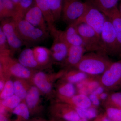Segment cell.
Returning a JSON list of instances; mask_svg holds the SVG:
<instances>
[{
	"mask_svg": "<svg viewBox=\"0 0 121 121\" xmlns=\"http://www.w3.org/2000/svg\"><path fill=\"white\" fill-rule=\"evenodd\" d=\"M106 54L103 52L99 51L84 55L75 67L87 75L102 74L112 62L106 56Z\"/></svg>",
	"mask_w": 121,
	"mask_h": 121,
	"instance_id": "cell-1",
	"label": "cell"
},
{
	"mask_svg": "<svg viewBox=\"0 0 121 121\" xmlns=\"http://www.w3.org/2000/svg\"><path fill=\"white\" fill-rule=\"evenodd\" d=\"M0 56V75L5 78L12 76L25 80L32 79L36 72L33 69L25 67L11 56Z\"/></svg>",
	"mask_w": 121,
	"mask_h": 121,
	"instance_id": "cell-2",
	"label": "cell"
},
{
	"mask_svg": "<svg viewBox=\"0 0 121 121\" xmlns=\"http://www.w3.org/2000/svg\"><path fill=\"white\" fill-rule=\"evenodd\" d=\"M13 19L15 21L17 32L26 45L43 41L49 36V33L33 26L24 19Z\"/></svg>",
	"mask_w": 121,
	"mask_h": 121,
	"instance_id": "cell-3",
	"label": "cell"
},
{
	"mask_svg": "<svg viewBox=\"0 0 121 121\" xmlns=\"http://www.w3.org/2000/svg\"><path fill=\"white\" fill-rule=\"evenodd\" d=\"M75 26L87 51L105 52L101 36L93 28L84 23H80Z\"/></svg>",
	"mask_w": 121,
	"mask_h": 121,
	"instance_id": "cell-4",
	"label": "cell"
},
{
	"mask_svg": "<svg viewBox=\"0 0 121 121\" xmlns=\"http://www.w3.org/2000/svg\"><path fill=\"white\" fill-rule=\"evenodd\" d=\"M101 36L106 54L114 55L121 54L113 25L110 19L107 17Z\"/></svg>",
	"mask_w": 121,
	"mask_h": 121,
	"instance_id": "cell-5",
	"label": "cell"
},
{
	"mask_svg": "<svg viewBox=\"0 0 121 121\" xmlns=\"http://www.w3.org/2000/svg\"><path fill=\"white\" fill-rule=\"evenodd\" d=\"M88 4L81 0H63L62 17L68 25L75 23L83 14Z\"/></svg>",
	"mask_w": 121,
	"mask_h": 121,
	"instance_id": "cell-6",
	"label": "cell"
},
{
	"mask_svg": "<svg viewBox=\"0 0 121 121\" xmlns=\"http://www.w3.org/2000/svg\"><path fill=\"white\" fill-rule=\"evenodd\" d=\"M0 21V28L4 33L12 54L18 51L26 44L17 32L15 21L12 18H6Z\"/></svg>",
	"mask_w": 121,
	"mask_h": 121,
	"instance_id": "cell-7",
	"label": "cell"
},
{
	"mask_svg": "<svg viewBox=\"0 0 121 121\" xmlns=\"http://www.w3.org/2000/svg\"><path fill=\"white\" fill-rule=\"evenodd\" d=\"M106 17L101 12L88 4L82 16L72 24L75 25L80 23H84L90 26L101 36Z\"/></svg>",
	"mask_w": 121,
	"mask_h": 121,
	"instance_id": "cell-8",
	"label": "cell"
},
{
	"mask_svg": "<svg viewBox=\"0 0 121 121\" xmlns=\"http://www.w3.org/2000/svg\"><path fill=\"white\" fill-rule=\"evenodd\" d=\"M50 32L54 39L50 50L52 58L57 62L64 63L70 46L60 37L55 26L50 29Z\"/></svg>",
	"mask_w": 121,
	"mask_h": 121,
	"instance_id": "cell-9",
	"label": "cell"
},
{
	"mask_svg": "<svg viewBox=\"0 0 121 121\" xmlns=\"http://www.w3.org/2000/svg\"><path fill=\"white\" fill-rule=\"evenodd\" d=\"M101 82L106 87L115 88L121 86V60L112 62L102 74Z\"/></svg>",
	"mask_w": 121,
	"mask_h": 121,
	"instance_id": "cell-10",
	"label": "cell"
},
{
	"mask_svg": "<svg viewBox=\"0 0 121 121\" xmlns=\"http://www.w3.org/2000/svg\"><path fill=\"white\" fill-rule=\"evenodd\" d=\"M50 112L54 118L53 120L65 121H78L80 117L72 106L56 103L52 104L50 109Z\"/></svg>",
	"mask_w": 121,
	"mask_h": 121,
	"instance_id": "cell-11",
	"label": "cell"
},
{
	"mask_svg": "<svg viewBox=\"0 0 121 121\" xmlns=\"http://www.w3.org/2000/svg\"><path fill=\"white\" fill-rule=\"evenodd\" d=\"M56 75H49L43 72L36 71L33 76L31 80L35 86L44 94H50L52 89V84L55 80Z\"/></svg>",
	"mask_w": 121,
	"mask_h": 121,
	"instance_id": "cell-12",
	"label": "cell"
},
{
	"mask_svg": "<svg viewBox=\"0 0 121 121\" xmlns=\"http://www.w3.org/2000/svg\"><path fill=\"white\" fill-rule=\"evenodd\" d=\"M24 19L36 27L44 31L49 33V29L41 10L35 4H34L26 12Z\"/></svg>",
	"mask_w": 121,
	"mask_h": 121,
	"instance_id": "cell-13",
	"label": "cell"
},
{
	"mask_svg": "<svg viewBox=\"0 0 121 121\" xmlns=\"http://www.w3.org/2000/svg\"><path fill=\"white\" fill-rule=\"evenodd\" d=\"M41 91L35 86H31L29 90L24 101L28 107L30 114L34 115L40 111Z\"/></svg>",
	"mask_w": 121,
	"mask_h": 121,
	"instance_id": "cell-14",
	"label": "cell"
},
{
	"mask_svg": "<svg viewBox=\"0 0 121 121\" xmlns=\"http://www.w3.org/2000/svg\"><path fill=\"white\" fill-rule=\"evenodd\" d=\"M59 33L61 38L69 46L75 45L84 47L82 39L74 25H69L65 31L59 30Z\"/></svg>",
	"mask_w": 121,
	"mask_h": 121,
	"instance_id": "cell-15",
	"label": "cell"
},
{
	"mask_svg": "<svg viewBox=\"0 0 121 121\" xmlns=\"http://www.w3.org/2000/svg\"><path fill=\"white\" fill-rule=\"evenodd\" d=\"M86 51L83 46H70L67 57L64 63L68 66L76 67L82 59Z\"/></svg>",
	"mask_w": 121,
	"mask_h": 121,
	"instance_id": "cell-16",
	"label": "cell"
},
{
	"mask_svg": "<svg viewBox=\"0 0 121 121\" xmlns=\"http://www.w3.org/2000/svg\"><path fill=\"white\" fill-rule=\"evenodd\" d=\"M119 0H86L89 5L94 7L108 17L111 11L117 7Z\"/></svg>",
	"mask_w": 121,
	"mask_h": 121,
	"instance_id": "cell-17",
	"label": "cell"
},
{
	"mask_svg": "<svg viewBox=\"0 0 121 121\" xmlns=\"http://www.w3.org/2000/svg\"><path fill=\"white\" fill-rule=\"evenodd\" d=\"M17 60L22 65L29 69L42 68L36 60L33 49L29 48L24 49L20 52Z\"/></svg>",
	"mask_w": 121,
	"mask_h": 121,
	"instance_id": "cell-18",
	"label": "cell"
},
{
	"mask_svg": "<svg viewBox=\"0 0 121 121\" xmlns=\"http://www.w3.org/2000/svg\"><path fill=\"white\" fill-rule=\"evenodd\" d=\"M35 59L41 67L48 64L52 57L50 50L45 47L35 46L33 48Z\"/></svg>",
	"mask_w": 121,
	"mask_h": 121,
	"instance_id": "cell-19",
	"label": "cell"
},
{
	"mask_svg": "<svg viewBox=\"0 0 121 121\" xmlns=\"http://www.w3.org/2000/svg\"><path fill=\"white\" fill-rule=\"evenodd\" d=\"M35 4L41 10L48 25L49 30L54 26L55 22L48 0H34Z\"/></svg>",
	"mask_w": 121,
	"mask_h": 121,
	"instance_id": "cell-20",
	"label": "cell"
},
{
	"mask_svg": "<svg viewBox=\"0 0 121 121\" xmlns=\"http://www.w3.org/2000/svg\"><path fill=\"white\" fill-rule=\"evenodd\" d=\"M16 8L12 0H0V21L15 16Z\"/></svg>",
	"mask_w": 121,
	"mask_h": 121,
	"instance_id": "cell-21",
	"label": "cell"
},
{
	"mask_svg": "<svg viewBox=\"0 0 121 121\" xmlns=\"http://www.w3.org/2000/svg\"><path fill=\"white\" fill-rule=\"evenodd\" d=\"M14 94L19 97L22 101L25 99L30 86L27 80L22 79H16L13 81Z\"/></svg>",
	"mask_w": 121,
	"mask_h": 121,
	"instance_id": "cell-22",
	"label": "cell"
},
{
	"mask_svg": "<svg viewBox=\"0 0 121 121\" xmlns=\"http://www.w3.org/2000/svg\"><path fill=\"white\" fill-rule=\"evenodd\" d=\"M107 17H109L112 23L121 51V15L119 9L116 7Z\"/></svg>",
	"mask_w": 121,
	"mask_h": 121,
	"instance_id": "cell-23",
	"label": "cell"
},
{
	"mask_svg": "<svg viewBox=\"0 0 121 121\" xmlns=\"http://www.w3.org/2000/svg\"><path fill=\"white\" fill-rule=\"evenodd\" d=\"M12 112L16 117V119L13 121H28L31 115L24 100L22 101L14 108Z\"/></svg>",
	"mask_w": 121,
	"mask_h": 121,
	"instance_id": "cell-24",
	"label": "cell"
},
{
	"mask_svg": "<svg viewBox=\"0 0 121 121\" xmlns=\"http://www.w3.org/2000/svg\"><path fill=\"white\" fill-rule=\"evenodd\" d=\"M57 91L60 97L70 99L76 95V87L73 83L67 82L59 85Z\"/></svg>",
	"mask_w": 121,
	"mask_h": 121,
	"instance_id": "cell-25",
	"label": "cell"
},
{
	"mask_svg": "<svg viewBox=\"0 0 121 121\" xmlns=\"http://www.w3.org/2000/svg\"><path fill=\"white\" fill-rule=\"evenodd\" d=\"M71 104L74 107L85 108H90L92 105L89 96L86 95L79 94L75 95L73 97L70 99Z\"/></svg>",
	"mask_w": 121,
	"mask_h": 121,
	"instance_id": "cell-26",
	"label": "cell"
},
{
	"mask_svg": "<svg viewBox=\"0 0 121 121\" xmlns=\"http://www.w3.org/2000/svg\"><path fill=\"white\" fill-rule=\"evenodd\" d=\"M34 4V0H20L16 7V15L12 18L24 19L26 12Z\"/></svg>",
	"mask_w": 121,
	"mask_h": 121,
	"instance_id": "cell-27",
	"label": "cell"
},
{
	"mask_svg": "<svg viewBox=\"0 0 121 121\" xmlns=\"http://www.w3.org/2000/svg\"><path fill=\"white\" fill-rule=\"evenodd\" d=\"M55 21L59 20L62 16L63 0H48Z\"/></svg>",
	"mask_w": 121,
	"mask_h": 121,
	"instance_id": "cell-28",
	"label": "cell"
},
{
	"mask_svg": "<svg viewBox=\"0 0 121 121\" xmlns=\"http://www.w3.org/2000/svg\"><path fill=\"white\" fill-rule=\"evenodd\" d=\"M66 76V81L73 84H78L86 80L87 75L80 71H71Z\"/></svg>",
	"mask_w": 121,
	"mask_h": 121,
	"instance_id": "cell-29",
	"label": "cell"
},
{
	"mask_svg": "<svg viewBox=\"0 0 121 121\" xmlns=\"http://www.w3.org/2000/svg\"><path fill=\"white\" fill-rule=\"evenodd\" d=\"M78 113L80 118L90 120L94 119L98 115L97 111L94 107L82 108L72 106Z\"/></svg>",
	"mask_w": 121,
	"mask_h": 121,
	"instance_id": "cell-30",
	"label": "cell"
},
{
	"mask_svg": "<svg viewBox=\"0 0 121 121\" xmlns=\"http://www.w3.org/2000/svg\"><path fill=\"white\" fill-rule=\"evenodd\" d=\"M22 101L20 98L14 95L6 99L0 100V105L4 107L8 112H12Z\"/></svg>",
	"mask_w": 121,
	"mask_h": 121,
	"instance_id": "cell-31",
	"label": "cell"
},
{
	"mask_svg": "<svg viewBox=\"0 0 121 121\" xmlns=\"http://www.w3.org/2000/svg\"><path fill=\"white\" fill-rule=\"evenodd\" d=\"M4 33L0 28V56H8L12 55Z\"/></svg>",
	"mask_w": 121,
	"mask_h": 121,
	"instance_id": "cell-32",
	"label": "cell"
},
{
	"mask_svg": "<svg viewBox=\"0 0 121 121\" xmlns=\"http://www.w3.org/2000/svg\"><path fill=\"white\" fill-rule=\"evenodd\" d=\"M13 81L7 79L4 89L0 93V100L6 99L14 95Z\"/></svg>",
	"mask_w": 121,
	"mask_h": 121,
	"instance_id": "cell-33",
	"label": "cell"
},
{
	"mask_svg": "<svg viewBox=\"0 0 121 121\" xmlns=\"http://www.w3.org/2000/svg\"><path fill=\"white\" fill-rule=\"evenodd\" d=\"M106 115L114 121H121V109L116 107H110L107 108Z\"/></svg>",
	"mask_w": 121,
	"mask_h": 121,
	"instance_id": "cell-34",
	"label": "cell"
},
{
	"mask_svg": "<svg viewBox=\"0 0 121 121\" xmlns=\"http://www.w3.org/2000/svg\"><path fill=\"white\" fill-rule=\"evenodd\" d=\"M110 99L114 106L121 109V92L112 93L110 95Z\"/></svg>",
	"mask_w": 121,
	"mask_h": 121,
	"instance_id": "cell-35",
	"label": "cell"
},
{
	"mask_svg": "<svg viewBox=\"0 0 121 121\" xmlns=\"http://www.w3.org/2000/svg\"><path fill=\"white\" fill-rule=\"evenodd\" d=\"M99 86V84L98 82L93 81L90 82H87L86 87L89 93H91Z\"/></svg>",
	"mask_w": 121,
	"mask_h": 121,
	"instance_id": "cell-36",
	"label": "cell"
},
{
	"mask_svg": "<svg viewBox=\"0 0 121 121\" xmlns=\"http://www.w3.org/2000/svg\"><path fill=\"white\" fill-rule=\"evenodd\" d=\"M92 105L95 106H98L100 105V101L98 95L93 93H91L89 95Z\"/></svg>",
	"mask_w": 121,
	"mask_h": 121,
	"instance_id": "cell-37",
	"label": "cell"
},
{
	"mask_svg": "<svg viewBox=\"0 0 121 121\" xmlns=\"http://www.w3.org/2000/svg\"><path fill=\"white\" fill-rule=\"evenodd\" d=\"M104 92V89L103 86H99L91 93H93L97 95H100Z\"/></svg>",
	"mask_w": 121,
	"mask_h": 121,
	"instance_id": "cell-38",
	"label": "cell"
},
{
	"mask_svg": "<svg viewBox=\"0 0 121 121\" xmlns=\"http://www.w3.org/2000/svg\"><path fill=\"white\" fill-rule=\"evenodd\" d=\"M0 121H13L9 119V116L0 114Z\"/></svg>",
	"mask_w": 121,
	"mask_h": 121,
	"instance_id": "cell-39",
	"label": "cell"
},
{
	"mask_svg": "<svg viewBox=\"0 0 121 121\" xmlns=\"http://www.w3.org/2000/svg\"><path fill=\"white\" fill-rule=\"evenodd\" d=\"M97 121H114L110 119L106 115H105L104 116L101 117L99 119H98Z\"/></svg>",
	"mask_w": 121,
	"mask_h": 121,
	"instance_id": "cell-40",
	"label": "cell"
},
{
	"mask_svg": "<svg viewBox=\"0 0 121 121\" xmlns=\"http://www.w3.org/2000/svg\"><path fill=\"white\" fill-rule=\"evenodd\" d=\"M99 96V98L100 99H102V100H105V99H106L108 97V94H107V93L104 92L101 94Z\"/></svg>",
	"mask_w": 121,
	"mask_h": 121,
	"instance_id": "cell-41",
	"label": "cell"
},
{
	"mask_svg": "<svg viewBox=\"0 0 121 121\" xmlns=\"http://www.w3.org/2000/svg\"><path fill=\"white\" fill-rule=\"evenodd\" d=\"M16 8L20 0H12Z\"/></svg>",
	"mask_w": 121,
	"mask_h": 121,
	"instance_id": "cell-42",
	"label": "cell"
},
{
	"mask_svg": "<svg viewBox=\"0 0 121 121\" xmlns=\"http://www.w3.org/2000/svg\"><path fill=\"white\" fill-rule=\"evenodd\" d=\"M52 121H62V120H53L52 119ZM89 120H87L86 119H83V118H80V120H79L78 121H89Z\"/></svg>",
	"mask_w": 121,
	"mask_h": 121,
	"instance_id": "cell-43",
	"label": "cell"
},
{
	"mask_svg": "<svg viewBox=\"0 0 121 121\" xmlns=\"http://www.w3.org/2000/svg\"><path fill=\"white\" fill-rule=\"evenodd\" d=\"M30 121H48L46 120H44V119H34L33 120H31Z\"/></svg>",
	"mask_w": 121,
	"mask_h": 121,
	"instance_id": "cell-44",
	"label": "cell"
},
{
	"mask_svg": "<svg viewBox=\"0 0 121 121\" xmlns=\"http://www.w3.org/2000/svg\"></svg>",
	"mask_w": 121,
	"mask_h": 121,
	"instance_id": "cell-45",
	"label": "cell"
}]
</instances>
